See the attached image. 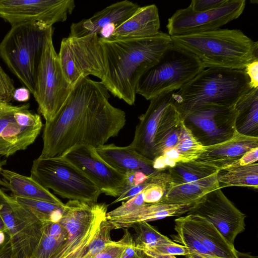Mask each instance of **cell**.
<instances>
[{"label":"cell","instance_id":"cell-31","mask_svg":"<svg viewBox=\"0 0 258 258\" xmlns=\"http://www.w3.org/2000/svg\"><path fill=\"white\" fill-rule=\"evenodd\" d=\"M11 196L18 203L31 211L43 223L58 222L65 205V204L59 205L44 201Z\"/></svg>","mask_w":258,"mask_h":258},{"label":"cell","instance_id":"cell-30","mask_svg":"<svg viewBox=\"0 0 258 258\" xmlns=\"http://www.w3.org/2000/svg\"><path fill=\"white\" fill-rule=\"evenodd\" d=\"M167 170L170 182L174 184L198 181L217 174L219 171L197 160L177 163Z\"/></svg>","mask_w":258,"mask_h":258},{"label":"cell","instance_id":"cell-43","mask_svg":"<svg viewBox=\"0 0 258 258\" xmlns=\"http://www.w3.org/2000/svg\"><path fill=\"white\" fill-rule=\"evenodd\" d=\"M258 147L252 149L246 153L238 161L229 167L235 165H243L257 162Z\"/></svg>","mask_w":258,"mask_h":258},{"label":"cell","instance_id":"cell-32","mask_svg":"<svg viewBox=\"0 0 258 258\" xmlns=\"http://www.w3.org/2000/svg\"><path fill=\"white\" fill-rule=\"evenodd\" d=\"M176 234L171 235L172 241L188 248L186 258H218L209 251L196 237L181 224L175 221Z\"/></svg>","mask_w":258,"mask_h":258},{"label":"cell","instance_id":"cell-42","mask_svg":"<svg viewBox=\"0 0 258 258\" xmlns=\"http://www.w3.org/2000/svg\"><path fill=\"white\" fill-rule=\"evenodd\" d=\"M125 183L122 190L145 181L150 176L141 172H130L125 173Z\"/></svg>","mask_w":258,"mask_h":258},{"label":"cell","instance_id":"cell-39","mask_svg":"<svg viewBox=\"0 0 258 258\" xmlns=\"http://www.w3.org/2000/svg\"><path fill=\"white\" fill-rule=\"evenodd\" d=\"M227 0H192L188 7L195 12L207 11L221 6Z\"/></svg>","mask_w":258,"mask_h":258},{"label":"cell","instance_id":"cell-13","mask_svg":"<svg viewBox=\"0 0 258 258\" xmlns=\"http://www.w3.org/2000/svg\"><path fill=\"white\" fill-rule=\"evenodd\" d=\"M29 105L0 103V156L8 157L31 145L39 134V115L29 110Z\"/></svg>","mask_w":258,"mask_h":258},{"label":"cell","instance_id":"cell-1","mask_svg":"<svg viewBox=\"0 0 258 258\" xmlns=\"http://www.w3.org/2000/svg\"><path fill=\"white\" fill-rule=\"evenodd\" d=\"M108 91L89 77L80 79L56 116L45 122L40 158L61 157L72 148H96L118 135L125 113L110 104Z\"/></svg>","mask_w":258,"mask_h":258},{"label":"cell","instance_id":"cell-29","mask_svg":"<svg viewBox=\"0 0 258 258\" xmlns=\"http://www.w3.org/2000/svg\"><path fill=\"white\" fill-rule=\"evenodd\" d=\"M217 179L220 188L238 186L253 189L258 187V163L235 165L219 170Z\"/></svg>","mask_w":258,"mask_h":258},{"label":"cell","instance_id":"cell-2","mask_svg":"<svg viewBox=\"0 0 258 258\" xmlns=\"http://www.w3.org/2000/svg\"><path fill=\"white\" fill-rule=\"evenodd\" d=\"M103 49L105 76L100 82L114 96L134 105L141 76L172 44L168 34L149 37L108 40L99 37Z\"/></svg>","mask_w":258,"mask_h":258},{"label":"cell","instance_id":"cell-7","mask_svg":"<svg viewBox=\"0 0 258 258\" xmlns=\"http://www.w3.org/2000/svg\"><path fill=\"white\" fill-rule=\"evenodd\" d=\"M30 176L44 188L70 200L97 203L101 194L84 172L62 156L35 159Z\"/></svg>","mask_w":258,"mask_h":258},{"label":"cell","instance_id":"cell-28","mask_svg":"<svg viewBox=\"0 0 258 258\" xmlns=\"http://www.w3.org/2000/svg\"><path fill=\"white\" fill-rule=\"evenodd\" d=\"M237 112L236 132L242 135L258 137V88H251L235 105Z\"/></svg>","mask_w":258,"mask_h":258},{"label":"cell","instance_id":"cell-38","mask_svg":"<svg viewBox=\"0 0 258 258\" xmlns=\"http://www.w3.org/2000/svg\"><path fill=\"white\" fill-rule=\"evenodd\" d=\"M15 91L13 80L0 66V103H9L13 99Z\"/></svg>","mask_w":258,"mask_h":258},{"label":"cell","instance_id":"cell-48","mask_svg":"<svg viewBox=\"0 0 258 258\" xmlns=\"http://www.w3.org/2000/svg\"><path fill=\"white\" fill-rule=\"evenodd\" d=\"M149 258H176L173 255H158V254H148Z\"/></svg>","mask_w":258,"mask_h":258},{"label":"cell","instance_id":"cell-34","mask_svg":"<svg viewBox=\"0 0 258 258\" xmlns=\"http://www.w3.org/2000/svg\"><path fill=\"white\" fill-rule=\"evenodd\" d=\"M205 148L183 124L179 141L173 148L178 155L180 162L196 160L204 152Z\"/></svg>","mask_w":258,"mask_h":258},{"label":"cell","instance_id":"cell-23","mask_svg":"<svg viewBox=\"0 0 258 258\" xmlns=\"http://www.w3.org/2000/svg\"><path fill=\"white\" fill-rule=\"evenodd\" d=\"M98 154L114 169L125 174L130 172H141L151 176L157 171L153 160L139 154L130 147L105 144L95 148Z\"/></svg>","mask_w":258,"mask_h":258},{"label":"cell","instance_id":"cell-10","mask_svg":"<svg viewBox=\"0 0 258 258\" xmlns=\"http://www.w3.org/2000/svg\"><path fill=\"white\" fill-rule=\"evenodd\" d=\"M57 54L63 74L73 87L80 79L89 75L100 81L104 78L105 58L98 35L64 38Z\"/></svg>","mask_w":258,"mask_h":258},{"label":"cell","instance_id":"cell-45","mask_svg":"<svg viewBox=\"0 0 258 258\" xmlns=\"http://www.w3.org/2000/svg\"><path fill=\"white\" fill-rule=\"evenodd\" d=\"M10 245V239L7 238L6 235L0 233V252Z\"/></svg>","mask_w":258,"mask_h":258},{"label":"cell","instance_id":"cell-14","mask_svg":"<svg viewBox=\"0 0 258 258\" xmlns=\"http://www.w3.org/2000/svg\"><path fill=\"white\" fill-rule=\"evenodd\" d=\"M245 0H227L211 10L195 12L189 7L177 10L168 19L166 28L170 36L215 30L238 18L245 7Z\"/></svg>","mask_w":258,"mask_h":258},{"label":"cell","instance_id":"cell-26","mask_svg":"<svg viewBox=\"0 0 258 258\" xmlns=\"http://www.w3.org/2000/svg\"><path fill=\"white\" fill-rule=\"evenodd\" d=\"M218 188L217 174L192 182L174 184L169 181L165 194L159 202L177 205L191 204Z\"/></svg>","mask_w":258,"mask_h":258},{"label":"cell","instance_id":"cell-18","mask_svg":"<svg viewBox=\"0 0 258 258\" xmlns=\"http://www.w3.org/2000/svg\"><path fill=\"white\" fill-rule=\"evenodd\" d=\"M140 7L136 3L124 0L113 3L91 17L72 23L69 37H81L101 34L106 39L115 28L132 16Z\"/></svg>","mask_w":258,"mask_h":258},{"label":"cell","instance_id":"cell-9","mask_svg":"<svg viewBox=\"0 0 258 258\" xmlns=\"http://www.w3.org/2000/svg\"><path fill=\"white\" fill-rule=\"evenodd\" d=\"M108 205L69 200L58 222L67 230L66 242L58 258H81L106 218Z\"/></svg>","mask_w":258,"mask_h":258},{"label":"cell","instance_id":"cell-52","mask_svg":"<svg viewBox=\"0 0 258 258\" xmlns=\"http://www.w3.org/2000/svg\"><path fill=\"white\" fill-rule=\"evenodd\" d=\"M10 258H11V257Z\"/></svg>","mask_w":258,"mask_h":258},{"label":"cell","instance_id":"cell-6","mask_svg":"<svg viewBox=\"0 0 258 258\" xmlns=\"http://www.w3.org/2000/svg\"><path fill=\"white\" fill-rule=\"evenodd\" d=\"M204 68L193 54L172 44L158 61L141 76L137 94L150 100L167 91H176Z\"/></svg>","mask_w":258,"mask_h":258},{"label":"cell","instance_id":"cell-15","mask_svg":"<svg viewBox=\"0 0 258 258\" xmlns=\"http://www.w3.org/2000/svg\"><path fill=\"white\" fill-rule=\"evenodd\" d=\"M75 6L73 0H0V17L11 26L39 22L52 27L65 21Z\"/></svg>","mask_w":258,"mask_h":258},{"label":"cell","instance_id":"cell-35","mask_svg":"<svg viewBox=\"0 0 258 258\" xmlns=\"http://www.w3.org/2000/svg\"><path fill=\"white\" fill-rule=\"evenodd\" d=\"M111 230L110 225L106 218L101 222L97 233L81 258H94L108 245L113 242L110 236Z\"/></svg>","mask_w":258,"mask_h":258},{"label":"cell","instance_id":"cell-11","mask_svg":"<svg viewBox=\"0 0 258 258\" xmlns=\"http://www.w3.org/2000/svg\"><path fill=\"white\" fill-rule=\"evenodd\" d=\"M0 215L10 237L11 258H30L42 235L43 223L1 188Z\"/></svg>","mask_w":258,"mask_h":258},{"label":"cell","instance_id":"cell-44","mask_svg":"<svg viewBox=\"0 0 258 258\" xmlns=\"http://www.w3.org/2000/svg\"><path fill=\"white\" fill-rule=\"evenodd\" d=\"M30 97V92L26 88H20L15 89L13 98L15 100L24 102L28 100Z\"/></svg>","mask_w":258,"mask_h":258},{"label":"cell","instance_id":"cell-21","mask_svg":"<svg viewBox=\"0 0 258 258\" xmlns=\"http://www.w3.org/2000/svg\"><path fill=\"white\" fill-rule=\"evenodd\" d=\"M211 253L218 258H238L234 245L230 244L215 226L197 215L186 214L176 218Z\"/></svg>","mask_w":258,"mask_h":258},{"label":"cell","instance_id":"cell-4","mask_svg":"<svg viewBox=\"0 0 258 258\" xmlns=\"http://www.w3.org/2000/svg\"><path fill=\"white\" fill-rule=\"evenodd\" d=\"M251 88L244 70L204 69L173 94V104L181 117L204 104L234 106Z\"/></svg>","mask_w":258,"mask_h":258},{"label":"cell","instance_id":"cell-3","mask_svg":"<svg viewBox=\"0 0 258 258\" xmlns=\"http://www.w3.org/2000/svg\"><path fill=\"white\" fill-rule=\"evenodd\" d=\"M173 44L195 55L204 69L244 70L258 60V42L239 29H219L171 36Z\"/></svg>","mask_w":258,"mask_h":258},{"label":"cell","instance_id":"cell-19","mask_svg":"<svg viewBox=\"0 0 258 258\" xmlns=\"http://www.w3.org/2000/svg\"><path fill=\"white\" fill-rule=\"evenodd\" d=\"M175 91L164 92L150 100L146 112L139 117L130 147L141 155L154 160L158 157L155 137L160 120L167 108L173 103Z\"/></svg>","mask_w":258,"mask_h":258},{"label":"cell","instance_id":"cell-40","mask_svg":"<svg viewBox=\"0 0 258 258\" xmlns=\"http://www.w3.org/2000/svg\"><path fill=\"white\" fill-rule=\"evenodd\" d=\"M152 175L150 176L145 181L123 189L121 192L119 196L111 203V204H115L119 202H125L139 194L149 183Z\"/></svg>","mask_w":258,"mask_h":258},{"label":"cell","instance_id":"cell-24","mask_svg":"<svg viewBox=\"0 0 258 258\" xmlns=\"http://www.w3.org/2000/svg\"><path fill=\"white\" fill-rule=\"evenodd\" d=\"M189 204H170L163 203L145 204L135 211L127 215L111 219H107L112 230L128 228L134 224L149 222L170 216H179L185 214L197 203Z\"/></svg>","mask_w":258,"mask_h":258},{"label":"cell","instance_id":"cell-46","mask_svg":"<svg viewBox=\"0 0 258 258\" xmlns=\"http://www.w3.org/2000/svg\"><path fill=\"white\" fill-rule=\"evenodd\" d=\"M11 257V246L9 245L0 252V258H10Z\"/></svg>","mask_w":258,"mask_h":258},{"label":"cell","instance_id":"cell-33","mask_svg":"<svg viewBox=\"0 0 258 258\" xmlns=\"http://www.w3.org/2000/svg\"><path fill=\"white\" fill-rule=\"evenodd\" d=\"M136 232L134 244L140 250L173 242L167 236L163 235L147 222L134 224L131 226Z\"/></svg>","mask_w":258,"mask_h":258},{"label":"cell","instance_id":"cell-12","mask_svg":"<svg viewBox=\"0 0 258 258\" xmlns=\"http://www.w3.org/2000/svg\"><path fill=\"white\" fill-rule=\"evenodd\" d=\"M237 112L234 106L204 104L182 117L184 126L203 146L225 142L236 133Z\"/></svg>","mask_w":258,"mask_h":258},{"label":"cell","instance_id":"cell-51","mask_svg":"<svg viewBox=\"0 0 258 258\" xmlns=\"http://www.w3.org/2000/svg\"><path fill=\"white\" fill-rule=\"evenodd\" d=\"M120 258H122V256L121 257H120Z\"/></svg>","mask_w":258,"mask_h":258},{"label":"cell","instance_id":"cell-49","mask_svg":"<svg viewBox=\"0 0 258 258\" xmlns=\"http://www.w3.org/2000/svg\"><path fill=\"white\" fill-rule=\"evenodd\" d=\"M4 232L7 234V230L3 220L0 215V232Z\"/></svg>","mask_w":258,"mask_h":258},{"label":"cell","instance_id":"cell-37","mask_svg":"<svg viewBox=\"0 0 258 258\" xmlns=\"http://www.w3.org/2000/svg\"><path fill=\"white\" fill-rule=\"evenodd\" d=\"M148 254L173 255L185 256L189 253L187 247L174 242L163 243L154 247L141 249Z\"/></svg>","mask_w":258,"mask_h":258},{"label":"cell","instance_id":"cell-17","mask_svg":"<svg viewBox=\"0 0 258 258\" xmlns=\"http://www.w3.org/2000/svg\"><path fill=\"white\" fill-rule=\"evenodd\" d=\"M62 157L84 172L101 193L117 198L123 188L125 174L107 163L95 148L86 145L75 146Z\"/></svg>","mask_w":258,"mask_h":258},{"label":"cell","instance_id":"cell-27","mask_svg":"<svg viewBox=\"0 0 258 258\" xmlns=\"http://www.w3.org/2000/svg\"><path fill=\"white\" fill-rule=\"evenodd\" d=\"M183 126L180 113L173 103L170 104L163 113L155 135V144L158 156L176 146L180 137Z\"/></svg>","mask_w":258,"mask_h":258},{"label":"cell","instance_id":"cell-47","mask_svg":"<svg viewBox=\"0 0 258 258\" xmlns=\"http://www.w3.org/2000/svg\"><path fill=\"white\" fill-rule=\"evenodd\" d=\"M237 254L238 258H258L256 255H253L248 253L241 252L237 251Z\"/></svg>","mask_w":258,"mask_h":258},{"label":"cell","instance_id":"cell-36","mask_svg":"<svg viewBox=\"0 0 258 258\" xmlns=\"http://www.w3.org/2000/svg\"><path fill=\"white\" fill-rule=\"evenodd\" d=\"M145 204L142 191L131 199L123 203L119 207L107 212L106 219H111L127 215L138 210Z\"/></svg>","mask_w":258,"mask_h":258},{"label":"cell","instance_id":"cell-20","mask_svg":"<svg viewBox=\"0 0 258 258\" xmlns=\"http://www.w3.org/2000/svg\"><path fill=\"white\" fill-rule=\"evenodd\" d=\"M258 147V137L244 136L237 132L231 139L222 143L205 147L196 160L218 170L238 161L247 152Z\"/></svg>","mask_w":258,"mask_h":258},{"label":"cell","instance_id":"cell-8","mask_svg":"<svg viewBox=\"0 0 258 258\" xmlns=\"http://www.w3.org/2000/svg\"><path fill=\"white\" fill-rule=\"evenodd\" d=\"M53 29H49L39 63L34 97L45 122L52 120L65 104L73 87L66 80L52 41Z\"/></svg>","mask_w":258,"mask_h":258},{"label":"cell","instance_id":"cell-25","mask_svg":"<svg viewBox=\"0 0 258 258\" xmlns=\"http://www.w3.org/2000/svg\"><path fill=\"white\" fill-rule=\"evenodd\" d=\"M0 174L2 177L1 184L10 190L12 196L44 201L59 205L64 204L31 176H24L3 168Z\"/></svg>","mask_w":258,"mask_h":258},{"label":"cell","instance_id":"cell-50","mask_svg":"<svg viewBox=\"0 0 258 258\" xmlns=\"http://www.w3.org/2000/svg\"><path fill=\"white\" fill-rule=\"evenodd\" d=\"M2 164L1 162H0V172H1V170H2Z\"/></svg>","mask_w":258,"mask_h":258},{"label":"cell","instance_id":"cell-22","mask_svg":"<svg viewBox=\"0 0 258 258\" xmlns=\"http://www.w3.org/2000/svg\"><path fill=\"white\" fill-rule=\"evenodd\" d=\"M160 28L157 7L154 4L140 7L105 39L116 40L152 37L159 33Z\"/></svg>","mask_w":258,"mask_h":258},{"label":"cell","instance_id":"cell-16","mask_svg":"<svg viewBox=\"0 0 258 258\" xmlns=\"http://www.w3.org/2000/svg\"><path fill=\"white\" fill-rule=\"evenodd\" d=\"M186 214L199 216L212 223L232 245L236 236L245 230L246 215L233 204L220 188L204 195Z\"/></svg>","mask_w":258,"mask_h":258},{"label":"cell","instance_id":"cell-5","mask_svg":"<svg viewBox=\"0 0 258 258\" xmlns=\"http://www.w3.org/2000/svg\"><path fill=\"white\" fill-rule=\"evenodd\" d=\"M51 27L39 22L12 26L0 42V57L33 95L39 63Z\"/></svg>","mask_w":258,"mask_h":258},{"label":"cell","instance_id":"cell-41","mask_svg":"<svg viewBox=\"0 0 258 258\" xmlns=\"http://www.w3.org/2000/svg\"><path fill=\"white\" fill-rule=\"evenodd\" d=\"M244 70L249 80L250 88H258V60L248 63Z\"/></svg>","mask_w":258,"mask_h":258}]
</instances>
